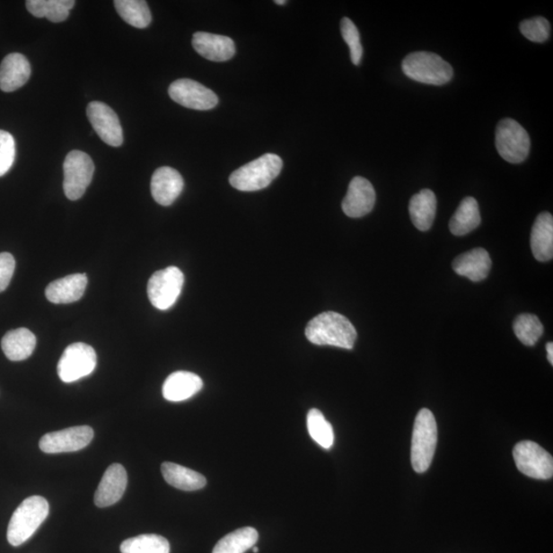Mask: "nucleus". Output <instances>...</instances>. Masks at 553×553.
Masks as SVG:
<instances>
[{
  "mask_svg": "<svg viewBox=\"0 0 553 553\" xmlns=\"http://www.w3.org/2000/svg\"><path fill=\"white\" fill-rule=\"evenodd\" d=\"M94 164L90 155L83 151H71L64 162V192L69 200L83 198L92 183Z\"/></svg>",
  "mask_w": 553,
  "mask_h": 553,
  "instance_id": "0eeeda50",
  "label": "nucleus"
},
{
  "mask_svg": "<svg viewBox=\"0 0 553 553\" xmlns=\"http://www.w3.org/2000/svg\"><path fill=\"white\" fill-rule=\"evenodd\" d=\"M185 276L177 267H169L152 275L148 282V296L158 310L165 311L178 301Z\"/></svg>",
  "mask_w": 553,
  "mask_h": 553,
  "instance_id": "6e6552de",
  "label": "nucleus"
},
{
  "mask_svg": "<svg viewBox=\"0 0 553 553\" xmlns=\"http://www.w3.org/2000/svg\"><path fill=\"white\" fill-rule=\"evenodd\" d=\"M282 167V159L268 153L233 172L230 184L242 192L263 190L279 176Z\"/></svg>",
  "mask_w": 553,
  "mask_h": 553,
  "instance_id": "7ed1b4c3",
  "label": "nucleus"
},
{
  "mask_svg": "<svg viewBox=\"0 0 553 553\" xmlns=\"http://www.w3.org/2000/svg\"><path fill=\"white\" fill-rule=\"evenodd\" d=\"M452 267L456 274L472 282H481L489 276L492 260L487 250L476 249L457 257Z\"/></svg>",
  "mask_w": 553,
  "mask_h": 553,
  "instance_id": "aec40b11",
  "label": "nucleus"
},
{
  "mask_svg": "<svg viewBox=\"0 0 553 553\" xmlns=\"http://www.w3.org/2000/svg\"><path fill=\"white\" fill-rule=\"evenodd\" d=\"M162 471L166 483L180 490L198 491L206 486V477L176 463L164 462Z\"/></svg>",
  "mask_w": 553,
  "mask_h": 553,
  "instance_id": "393cba45",
  "label": "nucleus"
},
{
  "mask_svg": "<svg viewBox=\"0 0 553 553\" xmlns=\"http://www.w3.org/2000/svg\"><path fill=\"white\" fill-rule=\"evenodd\" d=\"M275 4H279V5H284V4H286L287 2H285V0H276Z\"/></svg>",
  "mask_w": 553,
  "mask_h": 553,
  "instance_id": "4c0bfd02",
  "label": "nucleus"
},
{
  "mask_svg": "<svg viewBox=\"0 0 553 553\" xmlns=\"http://www.w3.org/2000/svg\"><path fill=\"white\" fill-rule=\"evenodd\" d=\"M203 388L201 378L188 371H178L166 378L162 394L170 402H183L194 397Z\"/></svg>",
  "mask_w": 553,
  "mask_h": 553,
  "instance_id": "6ab92c4d",
  "label": "nucleus"
},
{
  "mask_svg": "<svg viewBox=\"0 0 553 553\" xmlns=\"http://www.w3.org/2000/svg\"><path fill=\"white\" fill-rule=\"evenodd\" d=\"M252 550H253V552H254V553H258V552H259V549H258V548H254V547H253V548H252Z\"/></svg>",
  "mask_w": 553,
  "mask_h": 553,
  "instance_id": "58836bf2",
  "label": "nucleus"
},
{
  "mask_svg": "<svg viewBox=\"0 0 553 553\" xmlns=\"http://www.w3.org/2000/svg\"><path fill=\"white\" fill-rule=\"evenodd\" d=\"M115 9L119 16L130 26L144 29L152 21V14L147 2L143 0H115Z\"/></svg>",
  "mask_w": 553,
  "mask_h": 553,
  "instance_id": "c85d7f7f",
  "label": "nucleus"
},
{
  "mask_svg": "<svg viewBox=\"0 0 553 553\" xmlns=\"http://www.w3.org/2000/svg\"><path fill=\"white\" fill-rule=\"evenodd\" d=\"M547 351H548V359L549 363L551 364V365H553V344L552 343H549L547 345Z\"/></svg>",
  "mask_w": 553,
  "mask_h": 553,
  "instance_id": "e433bc0d",
  "label": "nucleus"
},
{
  "mask_svg": "<svg viewBox=\"0 0 553 553\" xmlns=\"http://www.w3.org/2000/svg\"><path fill=\"white\" fill-rule=\"evenodd\" d=\"M87 286L85 274H73L49 284L46 296L50 303L66 304L75 303L82 298Z\"/></svg>",
  "mask_w": 553,
  "mask_h": 553,
  "instance_id": "412c9836",
  "label": "nucleus"
},
{
  "mask_svg": "<svg viewBox=\"0 0 553 553\" xmlns=\"http://www.w3.org/2000/svg\"><path fill=\"white\" fill-rule=\"evenodd\" d=\"M481 221L478 201L475 198H467L461 201V206L451 217L449 229L455 236H464L476 230L481 224Z\"/></svg>",
  "mask_w": 553,
  "mask_h": 553,
  "instance_id": "a878e982",
  "label": "nucleus"
},
{
  "mask_svg": "<svg viewBox=\"0 0 553 553\" xmlns=\"http://www.w3.org/2000/svg\"><path fill=\"white\" fill-rule=\"evenodd\" d=\"M121 553H170V542L164 537L145 534L123 541Z\"/></svg>",
  "mask_w": 553,
  "mask_h": 553,
  "instance_id": "c756f323",
  "label": "nucleus"
},
{
  "mask_svg": "<svg viewBox=\"0 0 553 553\" xmlns=\"http://www.w3.org/2000/svg\"><path fill=\"white\" fill-rule=\"evenodd\" d=\"M340 31L344 40L351 50V59L356 66H359L363 57V47L358 28L351 19L344 18L340 22Z\"/></svg>",
  "mask_w": 553,
  "mask_h": 553,
  "instance_id": "473e14b6",
  "label": "nucleus"
},
{
  "mask_svg": "<svg viewBox=\"0 0 553 553\" xmlns=\"http://www.w3.org/2000/svg\"><path fill=\"white\" fill-rule=\"evenodd\" d=\"M35 347L36 338L27 329L11 330L2 340V347L6 358L13 362L28 359L33 354Z\"/></svg>",
  "mask_w": 553,
  "mask_h": 553,
  "instance_id": "b1692460",
  "label": "nucleus"
},
{
  "mask_svg": "<svg viewBox=\"0 0 553 553\" xmlns=\"http://www.w3.org/2000/svg\"><path fill=\"white\" fill-rule=\"evenodd\" d=\"M436 213V198L432 190L415 194L409 203V214L415 227L426 232L432 228Z\"/></svg>",
  "mask_w": 553,
  "mask_h": 553,
  "instance_id": "5701e85b",
  "label": "nucleus"
},
{
  "mask_svg": "<svg viewBox=\"0 0 553 553\" xmlns=\"http://www.w3.org/2000/svg\"><path fill=\"white\" fill-rule=\"evenodd\" d=\"M86 114L101 141L112 147H120L123 132L118 116L113 109L101 101H92L87 106Z\"/></svg>",
  "mask_w": 553,
  "mask_h": 553,
  "instance_id": "ddd939ff",
  "label": "nucleus"
},
{
  "mask_svg": "<svg viewBox=\"0 0 553 553\" xmlns=\"http://www.w3.org/2000/svg\"><path fill=\"white\" fill-rule=\"evenodd\" d=\"M48 514L49 505L46 498H26L12 515L7 528V541L17 548L31 540L41 523L47 520Z\"/></svg>",
  "mask_w": 553,
  "mask_h": 553,
  "instance_id": "f03ea898",
  "label": "nucleus"
},
{
  "mask_svg": "<svg viewBox=\"0 0 553 553\" xmlns=\"http://www.w3.org/2000/svg\"><path fill=\"white\" fill-rule=\"evenodd\" d=\"M31 75V63L22 54L7 55L0 65V90L12 92L24 86Z\"/></svg>",
  "mask_w": 553,
  "mask_h": 553,
  "instance_id": "a211bd4d",
  "label": "nucleus"
},
{
  "mask_svg": "<svg viewBox=\"0 0 553 553\" xmlns=\"http://www.w3.org/2000/svg\"><path fill=\"white\" fill-rule=\"evenodd\" d=\"M93 435V429L90 426H73L43 435L40 448L48 454L76 452L89 446Z\"/></svg>",
  "mask_w": 553,
  "mask_h": 553,
  "instance_id": "9b49d317",
  "label": "nucleus"
},
{
  "mask_svg": "<svg viewBox=\"0 0 553 553\" xmlns=\"http://www.w3.org/2000/svg\"><path fill=\"white\" fill-rule=\"evenodd\" d=\"M259 540L258 531L251 527L239 529L217 542L213 553H244Z\"/></svg>",
  "mask_w": 553,
  "mask_h": 553,
  "instance_id": "cd10ccee",
  "label": "nucleus"
},
{
  "mask_svg": "<svg viewBox=\"0 0 553 553\" xmlns=\"http://www.w3.org/2000/svg\"><path fill=\"white\" fill-rule=\"evenodd\" d=\"M192 45L196 52L213 62L229 61L236 53L235 43L228 36L198 32Z\"/></svg>",
  "mask_w": 553,
  "mask_h": 553,
  "instance_id": "f3484780",
  "label": "nucleus"
},
{
  "mask_svg": "<svg viewBox=\"0 0 553 553\" xmlns=\"http://www.w3.org/2000/svg\"><path fill=\"white\" fill-rule=\"evenodd\" d=\"M308 429L312 439L324 449H330L334 443V432L329 421L321 411L312 409L308 414Z\"/></svg>",
  "mask_w": 553,
  "mask_h": 553,
  "instance_id": "2f4dec72",
  "label": "nucleus"
},
{
  "mask_svg": "<svg viewBox=\"0 0 553 553\" xmlns=\"http://www.w3.org/2000/svg\"><path fill=\"white\" fill-rule=\"evenodd\" d=\"M184 189L180 173L169 166L160 167L151 180L153 198L162 206H170L179 198Z\"/></svg>",
  "mask_w": 553,
  "mask_h": 553,
  "instance_id": "dca6fc26",
  "label": "nucleus"
},
{
  "mask_svg": "<svg viewBox=\"0 0 553 553\" xmlns=\"http://www.w3.org/2000/svg\"><path fill=\"white\" fill-rule=\"evenodd\" d=\"M376 193L373 184L366 179L356 177L349 183L343 201L344 213L353 218L367 215L375 206Z\"/></svg>",
  "mask_w": 553,
  "mask_h": 553,
  "instance_id": "4468645a",
  "label": "nucleus"
},
{
  "mask_svg": "<svg viewBox=\"0 0 553 553\" xmlns=\"http://www.w3.org/2000/svg\"><path fill=\"white\" fill-rule=\"evenodd\" d=\"M514 331L522 344L533 347L542 337L543 325L537 316L522 314L515 318Z\"/></svg>",
  "mask_w": 553,
  "mask_h": 553,
  "instance_id": "7c9ffc66",
  "label": "nucleus"
},
{
  "mask_svg": "<svg viewBox=\"0 0 553 553\" xmlns=\"http://www.w3.org/2000/svg\"><path fill=\"white\" fill-rule=\"evenodd\" d=\"M16 158V143L13 136L0 129V177L9 172Z\"/></svg>",
  "mask_w": 553,
  "mask_h": 553,
  "instance_id": "f704fd0d",
  "label": "nucleus"
},
{
  "mask_svg": "<svg viewBox=\"0 0 553 553\" xmlns=\"http://www.w3.org/2000/svg\"><path fill=\"white\" fill-rule=\"evenodd\" d=\"M438 441V427L434 414L421 409L414 422L411 461L412 467L418 474H424L433 462Z\"/></svg>",
  "mask_w": 553,
  "mask_h": 553,
  "instance_id": "39448f33",
  "label": "nucleus"
},
{
  "mask_svg": "<svg viewBox=\"0 0 553 553\" xmlns=\"http://www.w3.org/2000/svg\"><path fill=\"white\" fill-rule=\"evenodd\" d=\"M75 5V0H28L26 7L36 18H47L54 23H61L69 17Z\"/></svg>",
  "mask_w": 553,
  "mask_h": 553,
  "instance_id": "bb28decb",
  "label": "nucleus"
},
{
  "mask_svg": "<svg viewBox=\"0 0 553 553\" xmlns=\"http://www.w3.org/2000/svg\"><path fill=\"white\" fill-rule=\"evenodd\" d=\"M520 31L530 41L543 43L549 39L550 24L547 19L536 17L522 21Z\"/></svg>",
  "mask_w": 553,
  "mask_h": 553,
  "instance_id": "72a5a7b5",
  "label": "nucleus"
},
{
  "mask_svg": "<svg viewBox=\"0 0 553 553\" xmlns=\"http://www.w3.org/2000/svg\"><path fill=\"white\" fill-rule=\"evenodd\" d=\"M305 337L317 346H332L352 349L356 330L349 320L336 312H325L311 320Z\"/></svg>",
  "mask_w": 553,
  "mask_h": 553,
  "instance_id": "f257e3e1",
  "label": "nucleus"
},
{
  "mask_svg": "<svg viewBox=\"0 0 553 553\" xmlns=\"http://www.w3.org/2000/svg\"><path fill=\"white\" fill-rule=\"evenodd\" d=\"M127 487V474L121 464L114 463L109 467L101 479L94 505L98 507H108L118 504L125 494Z\"/></svg>",
  "mask_w": 553,
  "mask_h": 553,
  "instance_id": "2eb2a0df",
  "label": "nucleus"
},
{
  "mask_svg": "<svg viewBox=\"0 0 553 553\" xmlns=\"http://www.w3.org/2000/svg\"><path fill=\"white\" fill-rule=\"evenodd\" d=\"M16 268V261L11 253H0V293L9 287Z\"/></svg>",
  "mask_w": 553,
  "mask_h": 553,
  "instance_id": "c9c22d12",
  "label": "nucleus"
},
{
  "mask_svg": "<svg viewBox=\"0 0 553 553\" xmlns=\"http://www.w3.org/2000/svg\"><path fill=\"white\" fill-rule=\"evenodd\" d=\"M495 145L499 155L509 163L518 164L525 162L531 140L527 130L518 121L512 118L502 119L495 134Z\"/></svg>",
  "mask_w": 553,
  "mask_h": 553,
  "instance_id": "423d86ee",
  "label": "nucleus"
},
{
  "mask_svg": "<svg viewBox=\"0 0 553 553\" xmlns=\"http://www.w3.org/2000/svg\"><path fill=\"white\" fill-rule=\"evenodd\" d=\"M97 366V354L86 344L70 345L57 364V374L65 383H71L91 375Z\"/></svg>",
  "mask_w": 553,
  "mask_h": 553,
  "instance_id": "1a4fd4ad",
  "label": "nucleus"
},
{
  "mask_svg": "<svg viewBox=\"0 0 553 553\" xmlns=\"http://www.w3.org/2000/svg\"><path fill=\"white\" fill-rule=\"evenodd\" d=\"M169 93L176 103L193 110L206 111L218 104L213 91L191 79L177 80L171 84Z\"/></svg>",
  "mask_w": 553,
  "mask_h": 553,
  "instance_id": "f8f14e48",
  "label": "nucleus"
},
{
  "mask_svg": "<svg viewBox=\"0 0 553 553\" xmlns=\"http://www.w3.org/2000/svg\"><path fill=\"white\" fill-rule=\"evenodd\" d=\"M514 458L523 475L536 479H549L553 476L552 456L534 442H520L514 449Z\"/></svg>",
  "mask_w": 553,
  "mask_h": 553,
  "instance_id": "9d476101",
  "label": "nucleus"
},
{
  "mask_svg": "<svg viewBox=\"0 0 553 553\" xmlns=\"http://www.w3.org/2000/svg\"><path fill=\"white\" fill-rule=\"evenodd\" d=\"M402 70L407 77L429 85H443L453 78V68L439 55L415 52L405 57Z\"/></svg>",
  "mask_w": 553,
  "mask_h": 553,
  "instance_id": "20e7f679",
  "label": "nucleus"
},
{
  "mask_svg": "<svg viewBox=\"0 0 553 553\" xmlns=\"http://www.w3.org/2000/svg\"><path fill=\"white\" fill-rule=\"evenodd\" d=\"M531 249L540 261H549L553 258V217L549 213L537 216L531 233Z\"/></svg>",
  "mask_w": 553,
  "mask_h": 553,
  "instance_id": "4be33fe9",
  "label": "nucleus"
}]
</instances>
